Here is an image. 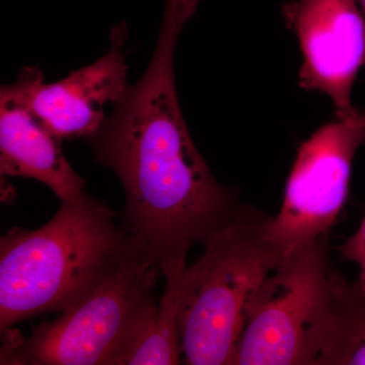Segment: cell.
I'll return each instance as SVG.
<instances>
[{"label": "cell", "mask_w": 365, "mask_h": 365, "mask_svg": "<svg viewBox=\"0 0 365 365\" xmlns=\"http://www.w3.org/2000/svg\"><path fill=\"white\" fill-rule=\"evenodd\" d=\"M184 26L165 9L145 73L85 139L95 162L123 185L125 230L158 259L163 274L187 265L192 247L242 208L234 190L213 176L185 122L174 67Z\"/></svg>", "instance_id": "obj_1"}, {"label": "cell", "mask_w": 365, "mask_h": 365, "mask_svg": "<svg viewBox=\"0 0 365 365\" xmlns=\"http://www.w3.org/2000/svg\"><path fill=\"white\" fill-rule=\"evenodd\" d=\"M116 213L86 194L36 230L0 239V332L78 302L136 244Z\"/></svg>", "instance_id": "obj_2"}, {"label": "cell", "mask_w": 365, "mask_h": 365, "mask_svg": "<svg viewBox=\"0 0 365 365\" xmlns=\"http://www.w3.org/2000/svg\"><path fill=\"white\" fill-rule=\"evenodd\" d=\"M158 259L136 242L123 259L58 318L30 337L2 334L1 365H123L150 328Z\"/></svg>", "instance_id": "obj_3"}, {"label": "cell", "mask_w": 365, "mask_h": 365, "mask_svg": "<svg viewBox=\"0 0 365 365\" xmlns=\"http://www.w3.org/2000/svg\"><path fill=\"white\" fill-rule=\"evenodd\" d=\"M268 217L242 207L203 242L185 270L181 346L190 365L232 364L252 297L282 255L267 235Z\"/></svg>", "instance_id": "obj_4"}, {"label": "cell", "mask_w": 365, "mask_h": 365, "mask_svg": "<svg viewBox=\"0 0 365 365\" xmlns=\"http://www.w3.org/2000/svg\"><path fill=\"white\" fill-rule=\"evenodd\" d=\"M330 270L328 235L283 256L252 297L232 364L314 365Z\"/></svg>", "instance_id": "obj_5"}, {"label": "cell", "mask_w": 365, "mask_h": 365, "mask_svg": "<svg viewBox=\"0 0 365 365\" xmlns=\"http://www.w3.org/2000/svg\"><path fill=\"white\" fill-rule=\"evenodd\" d=\"M365 143V109L324 125L299 146L267 235L282 256L328 235L347 200L353 158Z\"/></svg>", "instance_id": "obj_6"}, {"label": "cell", "mask_w": 365, "mask_h": 365, "mask_svg": "<svg viewBox=\"0 0 365 365\" xmlns=\"http://www.w3.org/2000/svg\"><path fill=\"white\" fill-rule=\"evenodd\" d=\"M282 14L304 55L300 88L330 97L337 119L352 117V86L365 63V18L356 0H294Z\"/></svg>", "instance_id": "obj_7"}, {"label": "cell", "mask_w": 365, "mask_h": 365, "mask_svg": "<svg viewBox=\"0 0 365 365\" xmlns=\"http://www.w3.org/2000/svg\"><path fill=\"white\" fill-rule=\"evenodd\" d=\"M125 21L112 29L111 47L90 66L71 72L67 78L45 83L38 66L21 69L31 111L54 135L63 139L88 138L100 128L108 113L130 83L125 43Z\"/></svg>", "instance_id": "obj_8"}, {"label": "cell", "mask_w": 365, "mask_h": 365, "mask_svg": "<svg viewBox=\"0 0 365 365\" xmlns=\"http://www.w3.org/2000/svg\"><path fill=\"white\" fill-rule=\"evenodd\" d=\"M62 140L31 111L25 78L20 73L0 93V173L2 176L37 180L61 202L86 195V181L72 169Z\"/></svg>", "instance_id": "obj_9"}, {"label": "cell", "mask_w": 365, "mask_h": 365, "mask_svg": "<svg viewBox=\"0 0 365 365\" xmlns=\"http://www.w3.org/2000/svg\"><path fill=\"white\" fill-rule=\"evenodd\" d=\"M314 346V365H365V297L336 270L329 273Z\"/></svg>", "instance_id": "obj_10"}, {"label": "cell", "mask_w": 365, "mask_h": 365, "mask_svg": "<svg viewBox=\"0 0 365 365\" xmlns=\"http://www.w3.org/2000/svg\"><path fill=\"white\" fill-rule=\"evenodd\" d=\"M187 266L163 273L165 287L155 318L138 344L127 355L123 365L181 364V304Z\"/></svg>", "instance_id": "obj_11"}, {"label": "cell", "mask_w": 365, "mask_h": 365, "mask_svg": "<svg viewBox=\"0 0 365 365\" xmlns=\"http://www.w3.org/2000/svg\"><path fill=\"white\" fill-rule=\"evenodd\" d=\"M339 253L343 261L354 262L359 266L356 284L365 297V216L357 232L340 247Z\"/></svg>", "instance_id": "obj_12"}, {"label": "cell", "mask_w": 365, "mask_h": 365, "mask_svg": "<svg viewBox=\"0 0 365 365\" xmlns=\"http://www.w3.org/2000/svg\"><path fill=\"white\" fill-rule=\"evenodd\" d=\"M200 0H165V6H170L184 23H187L196 13Z\"/></svg>", "instance_id": "obj_13"}, {"label": "cell", "mask_w": 365, "mask_h": 365, "mask_svg": "<svg viewBox=\"0 0 365 365\" xmlns=\"http://www.w3.org/2000/svg\"><path fill=\"white\" fill-rule=\"evenodd\" d=\"M356 2L359 6V9H361L362 14H364L365 18V0H356Z\"/></svg>", "instance_id": "obj_14"}]
</instances>
